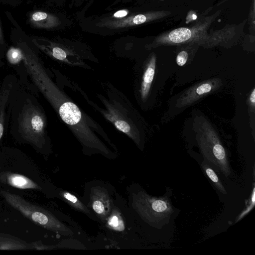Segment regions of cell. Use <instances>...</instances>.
<instances>
[{
    "label": "cell",
    "mask_w": 255,
    "mask_h": 255,
    "mask_svg": "<svg viewBox=\"0 0 255 255\" xmlns=\"http://www.w3.org/2000/svg\"><path fill=\"white\" fill-rule=\"evenodd\" d=\"M19 47L22 53V61L26 71L39 90L50 103L62 121L71 130L86 153H99L109 159L115 154L100 140L97 133L115 149L102 128L79 107L53 82L47 73L40 60L25 43Z\"/></svg>",
    "instance_id": "obj_1"
},
{
    "label": "cell",
    "mask_w": 255,
    "mask_h": 255,
    "mask_svg": "<svg viewBox=\"0 0 255 255\" xmlns=\"http://www.w3.org/2000/svg\"><path fill=\"white\" fill-rule=\"evenodd\" d=\"M0 193L9 205L35 224L61 235L73 234L71 229L47 210L31 204L15 194L6 191Z\"/></svg>",
    "instance_id": "obj_2"
},
{
    "label": "cell",
    "mask_w": 255,
    "mask_h": 255,
    "mask_svg": "<svg viewBox=\"0 0 255 255\" xmlns=\"http://www.w3.org/2000/svg\"><path fill=\"white\" fill-rule=\"evenodd\" d=\"M132 206L144 222L158 229L168 223L174 212L167 198L152 196L143 191L133 194Z\"/></svg>",
    "instance_id": "obj_3"
},
{
    "label": "cell",
    "mask_w": 255,
    "mask_h": 255,
    "mask_svg": "<svg viewBox=\"0 0 255 255\" xmlns=\"http://www.w3.org/2000/svg\"><path fill=\"white\" fill-rule=\"evenodd\" d=\"M20 134L27 141L39 148L45 144L46 118L37 106L27 104L23 107L18 117Z\"/></svg>",
    "instance_id": "obj_4"
},
{
    "label": "cell",
    "mask_w": 255,
    "mask_h": 255,
    "mask_svg": "<svg viewBox=\"0 0 255 255\" xmlns=\"http://www.w3.org/2000/svg\"><path fill=\"white\" fill-rule=\"evenodd\" d=\"M100 99L103 103L106 109H100L101 112L108 120L111 122L119 130L123 132L132 139L137 144H139L140 139L136 127L131 117V107L128 111L119 101L115 98L110 101L100 96Z\"/></svg>",
    "instance_id": "obj_5"
},
{
    "label": "cell",
    "mask_w": 255,
    "mask_h": 255,
    "mask_svg": "<svg viewBox=\"0 0 255 255\" xmlns=\"http://www.w3.org/2000/svg\"><path fill=\"white\" fill-rule=\"evenodd\" d=\"M214 14L200 20L191 27H179L162 33L155 39L156 44H179L199 40L206 37L207 29L216 17Z\"/></svg>",
    "instance_id": "obj_6"
},
{
    "label": "cell",
    "mask_w": 255,
    "mask_h": 255,
    "mask_svg": "<svg viewBox=\"0 0 255 255\" xmlns=\"http://www.w3.org/2000/svg\"><path fill=\"white\" fill-rule=\"evenodd\" d=\"M199 144L205 158L226 177L230 175L231 170L228 156L219 140L212 136L204 137L200 138Z\"/></svg>",
    "instance_id": "obj_7"
},
{
    "label": "cell",
    "mask_w": 255,
    "mask_h": 255,
    "mask_svg": "<svg viewBox=\"0 0 255 255\" xmlns=\"http://www.w3.org/2000/svg\"><path fill=\"white\" fill-rule=\"evenodd\" d=\"M170 13V11H153L123 18L106 17L100 20L97 25L99 27L113 29L128 28L160 19Z\"/></svg>",
    "instance_id": "obj_8"
},
{
    "label": "cell",
    "mask_w": 255,
    "mask_h": 255,
    "mask_svg": "<svg viewBox=\"0 0 255 255\" xmlns=\"http://www.w3.org/2000/svg\"><path fill=\"white\" fill-rule=\"evenodd\" d=\"M90 204L99 218L105 223L113 208L112 200L107 190L100 186L92 188L90 194Z\"/></svg>",
    "instance_id": "obj_9"
},
{
    "label": "cell",
    "mask_w": 255,
    "mask_h": 255,
    "mask_svg": "<svg viewBox=\"0 0 255 255\" xmlns=\"http://www.w3.org/2000/svg\"><path fill=\"white\" fill-rule=\"evenodd\" d=\"M32 42L39 49L48 55L58 60L69 62L70 56H75V53L70 49L62 45L45 39H32Z\"/></svg>",
    "instance_id": "obj_10"
},
{
    "label": "cell",
    "mask_w": 255,
    "mask_h": 255,
    "mask_svg": "<svg viewBox=\"0 0 255 255\" xmlns=\"http://www.w3.org/2000/svg\"><path fill=\"white\" fill-rule=\"evenodd\" d=\"M0 181L18 189L35 190L41 189L36 183L25 176L10 172L0 173Z\"/></svg>",
    "instance_id": "obj_11"
},
{
    "label": "cell",
    "mask_w": 255,
    "mask_h": 255,
    "mask_svg": "<svg viewBox=\"0 0 255 255\" xmlns=\"http://www.w3.org/2000/svg\"><path fill=\"white\" fill-rule=\"evenodd\" d=\"M29 21L35 27L43 29H51L61 24L60 19L51 13L36 11L30 14Z\"/></svg>",
    "instance_id": "obj_12"
},
{
    "label": "cell",
    "mask_w": 255,
    "mask_h": 255,
    "mask_svg": "<svg viewBox=\"0 0 255 255\" xmlns=\"http://www.w3.org/2000/svg\"><path fill=\"white\" fill-rule=\"evenodd\" d=\"M155 58L152 56L150 59L147 66L142 76L140 92L141 97L143 100L148 94L151 83L155 74Z\"/></svg>",
    "instance_id": "obj_13"
},
{
    "label": "cell",
    "mask_w": 255,
    "mask_h": 255,
    "mask_svg": "<svg viewBox=\"0 0 255 255\" xmlns=\"http://www.w3.org/2000/svg\"><path fill=\"white\" fill-rule=\"evenodd\" d=\"M105 223L107 227L114 231L121 232L125 230V223L121 213L113 207Z\"/></svg>",
    "instance_id": "obj_14"
},
{
    "label": "cell",
    "mask_w": 255,
    "mask_h": 255,
    "mask_svg": "<svg viewBox=\"0 0 255 255\" xmlns=\"http://www.w3.org/2000/svg\"><path fill=\"white\" fill-rule=\"evenodd\" d=\"M11 87V84L4 86L0 92V141L4 130L5 108L10 95Z\"/></svg>",
    "instance_id": "obj_15"
},
{
    "label": "cell",
    "mask_w": 255,
    "mask_h": 255,
    "mask_svg": "<svg viewBox=\"0 0 255 255\" xmlns=\"http://www.w3.org/2000/svg\"><path fill=\"white\" fill-rule=\"evenodd\" d=\"M61 198L71 207L84 213H90L89 209L74 194L67 191H61L59 194Z\"/></svg>",
    "instance_id": "obj_16"
},
{
    "label": "cell",
    "mask_w": 255,
    "mask_h": 255,
    "mask_svg": "<svg viewBox=\"0 0 255 255\" xmlns=\"http://www.w3.org/2000/svg\"><path fill=\"white\" fill-rule=\"evenodd\" d=\"M201 166L207 176L212 181L218 190L221 193L226 195L227 193L224 188V186L222 184L219 178L213 169L211 168V167L205 161H202L201 163Z\"/></svg>",
    "instance_id": "obj_17"
},
{
    "label": "cell",
    "mask_w": 255,
    "mask_h": 255,
    "mask_svg": "<svg viewBox=\"0 0 255 255\" xmlns=\"http://www.w3.org/2000/svg\"><path fill=\"white\" fill-rule=\"evenodd\" d=\"M27 246L16 240H4L0 241V250H23Z\"/></svg>",
    "instance_id": "obj_18"
},
{
    "label": "cell",
    "mask_w": 255,
    "mask_h": 255,
    "mask_svg": "<svg viewBox=\"0 0 255 255\" xmlns=\"http://www.w3.org/2000/svg\"><path fill=\"white\" fill-rule=\"evenodd\" d=\"M6 57L8 62L11 64H17L22 60L21 50L19 47H11L7 51Z\"/></svg>",
    "instance_id": "obj_19"
},
{
    "label": "cell",
    "mask_w": 255,
    "mask_h": 255,
    "mask_svg": "<svg viewBox=\"0 0 255 255\" xmlns=\"http://www.w3.org/2000/svg\"><path fill=\"white\" fill-rule=\"evenodd\" d=\"M188 59V53L185 51L180 52L176 57V63L178 65L182 66L185 65Z\"/></svg>",
    "instance_id": "obj_20"
},
{
    "label": "cell",
    "mask_w": 255,
    "mask_h": 255,
    "mask_svg": "<svg viewBox=\"0 0 255 255\" xmlns=\"http://www.w3.org/2000/svg\"><path fill=\"white\" fill-rule=\"evenodd\" d=\"M212 87L208 83H204L199 86L196 90L198 95H202L205 93H209L211 91Z\"/></svg>",
    "instance_id": "obj_21"
},
{
    "label": "cell",
    "mask_w": 255,
    "mask_h": 255,
    "mask_svg": "<svg viewBox=\"0 0 255 255\" xmlns=\"http://www.w3.org/2000/svg\"><path fill=\"white\" fill-rule=\"evenodd\" d=\"M128 13V11L127 10H122L119 11L115 13L113 16H111V17L112 18H122V17H124L125 15H127Z\"/></svg>",
    "instance_id": "obj_22"
},
{
    "label": "cell",
    "mask_w": 255,
    "mask_h": 255,
    "mask_svg": "<svg viewBox=\"0 0 255 255\" xmlns=\"http://www.w3.org/2000/svg\"><path fill=\"white\" fill-rule=\"evenodd\" d=\"M250 101L253 104L255 103V89H254L250 96Z\"/></svg>",
    "instance_id": "obj_23"
},
{
    "label": "cell",
    "mask_w": 255,
    "mask_h": 255,
    "mask_svg": "<svg viewBox=\"0 0 255 255\" xmlns=\"http://www.w3.org/2000/svg\"><path fill=\"white\" fill-rule=\"evenodd\" d=\"M4 43L2 31L1 28L0 22V44H3Z\"/></svg>",
    "instance_id": "obj_24"
}]
</instances>
